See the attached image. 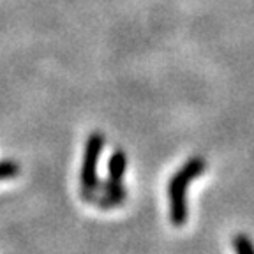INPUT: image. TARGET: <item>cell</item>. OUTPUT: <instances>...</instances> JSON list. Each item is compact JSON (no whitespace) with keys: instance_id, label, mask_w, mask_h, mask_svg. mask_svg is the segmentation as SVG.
<instances>
[{"instance_id":"cell-3","label":"cell","mask_w":254,"mask_h":254,"mask_svg":"<svg viewBox=\"0 0 254 254\" xmlns=\"http://www.w3.org/2000/svg\"><path fill=\"white\" fill-rule=\"evenodd\" d=\"M81 198L85 201L92 203V205L108 210V208H115V206L122 205L127 199V196L115 194V192H104V190H88V192H81Z\"/></svg>"},{"instance_id":"cell-4","label":"cell","mask_w":254,"mask_h":254,"mask_svg":"<svg viewBox=\"0 0 254 254\" xmlns=\"http://www.w3.org/2000/svg\"><path fill=\"white\" fill-rule=\"evenodd\" d=\"M127 164H129V159H127V154L122 150V148H115L113 154H111L110 161H108V180L111 182L120 184L126 175Z\"/></svg>"},{"instance_id":"cell-2","label":"cell","mask_w":254,"mask_h":254,"mask_svg":"<svg viewBox=\"0 0 254 254\" xmlns=\"http://www.w3.org/2000/svg\"><path fill=\"white\" fill-rule=\"evenodd\" d=\"M106 145V138L103 132H92L87 139L81 161V171H79V186L81 192L99 189V177H97V164H99L101 154Z\"/></svg>"},{"instance_id":"cell-5","label":"cell","mask_w":254,"mask_h":254,"mask_svg":"<svg viewBox=\"0 0 254 254\" xmlns=\"http://www.w3.org/2000/svg\"><path fill=\"white\" fill-rule=\"evenodd\" d=\"M231 244H233V249L237 251V253H240V254H254V244H253V240L247 237V235H244V233L235 235L233 240H231Z\"/></svg>"},{"instance_id":"cell-1","label":"cell","mask_w":254,"mask_h":254,"mask_svg":"<svg viewBox=\"0 0 254 254\" xmlns=\"http://www.w3.org/2000/svg\"><path fill=\"white\" fill-rule=\"evenodd\" d=\"M205 170L206 161L199 155H194L171 177L170 184H168V196H170V219L173 222V226H184L189 219L187 190H189L190 182L201 177Z\"/></svg>"},{"instance_id":"cell-6","label":"cell","mask_w":254,"mask_h":254,"mask_svg":"<svg viewBox=\"0 0 254 254\" xmlns=\"http://www.w3.org/2000/svg\"><path fill=\"white\" fill-rule=\"evenodd\" d=\"M21 173V166L20 163L16 161H0V180H7V179H14Z\"/></svg>"}]
</instances>
